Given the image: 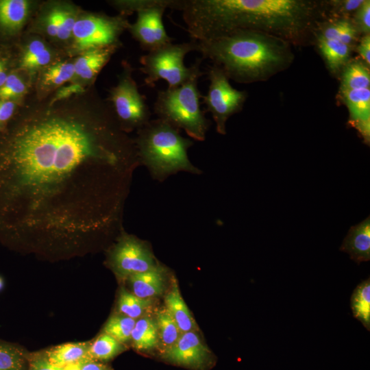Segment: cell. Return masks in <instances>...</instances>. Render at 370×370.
Here are the masks:
<instances>
[{"label": "cell", "mask_w": 370, "mask_h": 370, "mask_svg": "<svg viewBox=\"0 0 370 370\" xmlns=\"http://www.w3.org/2000/svg\"><path fill=\"white\" fill-rule=\"evenodd\" d=\"M206 74L201 71L182 85L158 92L153 104L155 114L174 127L184 130L192 138L203 141L210 125L200 107L201 95L198 79Z\"/></svg>", "instance_id": "5"}, {"label": "cell", "mask_w": 370, "mask_h": 370, "mask_svg": "<svg viewBox=\"0 0 370 370\" xmlns=\"http://www.w3.org/2000/svg\"><path fill=\"white\" fill-rule=\"evenodd\" d=\"M63 370H80L79 363L66 365L64 367Z\"/></svg>", "instance_id": "40"}, {"label": "cell", "mask_w": 370, "mask_h": 370, "mask_svg": "<svg viewBox=\"0 0 370 370\" xmlns=\"http://www.w3.org/2000/svg\"><path fill=\"white\" fill-rule=\"evenodd\" d=\"M128 27L122 17L88 15L76 20L72 35L79 50L116 45L121 32Z\"/></svg>", "instance_id": "13"}, {"label": "cell", "mask_w": 370, "mask_h": 370, "mask_svg": "<svg viewBox=\"0 0 370 370\" xmlns=\"http://www.w3.org/2000/svg\"><path fill=\"white\" fill-rule=\"evenodd\" d=\"M130 340L132 346L137 350L147 351L155 348L159 343L156 319L143 317L136 321Z\"/></svg>", "instance_id": "20"}, {"label": "cell", "mask_w": 370, "mask_h": 370, "mask_svg": "<svg viewBox=\"0 0 370 370\" xmlns=\"http://www.w3.org/2000/svg\"><path fill=\"white\" fill-rule=\"evenodd\" d=\"M51 55L45 45L40 40H34L27 47L22 57L21 66L25 69L32 70L47 65Z\"/></svg>", "instance_id": "28"}, {"label": "cell", "mask_w": 370, "mask_h": 370, "mask_svg": "<svg viewBox=\"0 0 370 370\" xmlns=\"http://www.w3.org/2000/svg\"><path fill=\"white\" fill-rule=\"evenodd\" d=\"M139 162L104 108L23 119L0 144V240L46 258L86 254L121 226Z\"/></svg>", "instance_id": "1"}, {"label": "cell", "mask_w": 370, "mask_h": 370, "mask_svg": "<svg viewBox=\"0 0 370 370\" xmlns=\"http://www.w3.org/2000/svg\"><path fill=\"white\" fill-rule=\"evenodd\" d=\"M351 308L354 318L370 330V280L360 283L354 289L350 299Z\"/></svg>", "instance_id": "22"}, {"label": "cell", "mask_w": 370, "mask_h": 370, "mask_svg": "<svg viewBox=\"0 0 370 370\" xmlns=\"http://www.w3.org/2000/svg\"><path fill=\"white\" fill-rule=\"evenodd\" d=\"M164 303L181 333L196 331L197 324L181 295L175 278H172L171 287L165 295Z\"/></svg>", "instance_id": "17"}, {"label": "cell", "mask_w": 370, "mask_h": 370, "mask_svg": "<svg viewBox=\"0 0 370 370\" xmlns=\"http://www.w3.org/2000/svg\"><path fill=\"white\" fill-rule=\"evenodd\" d=\"M3 280L0 277V291L3 288Z\"/></svg>", "instance_id": "41"}, {"label": "cell", "mask_w": 370, "mask_h": 370, "mask_svg": "<svg viewBox=\"0 0 370 370\" xmlns=\"http://www.w3.org/2000/svg\"><path fill=\"white\" fill-rule=\"evenodd\" d=\"M26 86L23 80L14 74L8 75L3 84L0 86V99L10 100L21 96Z\"/></svg>", "instance_id": "31"}, {"label": "cell", "mask_w": 370, "mask_h": 370, "mask_svg": "<svg viewBox=\"0 0 370 370\" xmlns=\"http://www.w3.org/2000/svg\"><path fill=\"white\" fill-rule=\"evenodd\" d=\"M29 355L20 345L0 340V370H28Z\"/></svg>", "instance_id": "23"}, {"label": "cell", "mask_w": 370, "mask_h": 370, "mask_svg": "<svg viewBox=\"0 0 370 370\" xmlns=\"http://www.w3.org/2000/svg\"><path fill=\"white\" fill-rule=\"evenodd\" d=\"M28 370H63L64 367L51 362L45 352L29 355Z\"/></svg>", "instance_id": "33"}, {"label": "cell", "mask_w": 370, "mask_h": 370, "mask_svg": "<svg viewBox=\"0 0 370 370\" xmlns=\"http://www.w3.org/2000/svg\"><path fill=\"white\" fill-rule=\"evenodd\" d=\"M136 319L123 314L111 316L103 327V333L107 334L119 342L124 344L131 339V334Z\"/></svg>", "instance_id": "27"}, {"label": "cell", "mask_w": 370, "mask_h": 370, "mask_svg": "<svg viewBox=\"0 0 370 370\" xmlns=\"http://www.w3.org/2000/svg\"><path fill=\"white\" fill-rule=\"evenodd\" d=\"M370 66L360 58H352L339 79L337 97L349 112L347 124L363 143L370 145Z\"/></svg>", "instance_id": "6"}, {"label": "cell", "mask_w": 370, "mask_h": 370, "mask_svg": "<svg viewBox=\"0 0 370 370\" xmlns=\"http://www.w3.org/2000/svg\"><path fill=\"white\" fill-rule=\"evenodd\" d=\"M354 52L359 55L368 66H370V35L362 36L356 44Z\"/></svg>", "instance_id": "35"}, {"label": "cell", "mask_w": 370, "mask_h": 370, "mask_svg": "<svg viewBox=\"0 0 370 370\" xmlns=\"http://www.w3.org/2000/svg\"><path fill=\"white\" fill-rule=\"evenodd\" d=\"M197 49V41L192 40L178 44L171 42L141 56L140 70L146 75L145 85L153 87L158 80L163 79L167 82L168 88H175L202 71V58L196 59L190 67L184 62L187 53Z\"/></svg>", "instance_id": "7"}, {"label": "cell", "mask_w": 370, "mask_h": 370, "mask_svg": "<svg viewBox=\"0 0 370 370\" xmlns=\"http://www.w3.org/2000/svg\"><path fill=\"white\" fill-rule=\"evenodd\" d=\"M206 74L210 84L207 94L201 95V99L205 105V111L212 114L217 132L225 135L227 119L242 110L247 92L233 88L225 73L216 65L208 66Z\"/></svg>", "instance_id": "10"}, {"label": "cell", "mask_w": 370, "mask_h": 370, "mask_svg": "<svg viewBox=\"0 0 370 370\" xmlns=\"http://www.w3.org/2000/svg\"><path fill=\"white\" fill-rule=\"evenodd\" d=\"M360 36L370 35V1L364 0L351 18Z\"/></svg>", "instance_id": "32"}, {"label": "cell", "mask_w": 370, "mask_h": 370, "mask_svg": "<svg viewBox=\"0 0 370 370\" xmlns=\"http://www.w3.org/2000/svg\"><path fill=\"white\" fill-rule=\"evenodd\" d=\"M59 14V32L58 37L61 40H66L72 36L73 29L76 19L73 14L63 10L58 9Z\"/></svg>", "instance_id": "34"}, {"label": "cell", "mask_w": 370, "mask_h": 370, "mask_svg": "<svg viewBox=\"0 0 370 370\" xmlns=\"http://www.w3.org/2000/svg\"><path fill=\"white\" fill-rule=\"evenodd\" d=\"M134 143L139 162L147 166L154 179L162 181L179 171L201 173L187 154L193 141L160 119H151L138 129Z\"/></svg>", "instance_id": "4"}, {"label": "cell", "mask_w": 370, "mask_h": 370, "mask_svg": "<svg viewBox=\"0 0 370 370\" xmlns=\"http://www.w3.org/2000/svg\"><path fill=\"white\" fill-rule=\"evenodd\" d=\"M165 270L158 264L149 271L134 274L128 280L132 293L143 299H151L162 293L165 287Z\"/></svg>", "instance_id": "16"}, {"label": "cell", "mask_w": 370, "mask_h": 370, "mask_svg": "<svg viewBox=\"0 0 370 370\" xmlns=\"http://www.w3.org/2000/svg\"><path fill=\"white\" fill-rule=\"evenodd\" d=\"M90 344V341L66 343L51 347L45 351V354L51 362L64 367L90 358L88 355Z\"/></svg>", "instance_id": "19"}, {"label": "cell", "mask_w": 370, "mask_h": 370, "mask_svg": "<svg viewBox=\"0 0 370 370\" xmlns=\"http://www.w3.org/2000/svg\"><path fill=\"white\" fill-rule=\"evenodd\" d=\"M360 37L351 19L326 18L318 24L313 45L334 77L339 79Z\"/></svg>", "instance_id": "8"}, {"label": "cell", "mask_w": 370, "mask_h": 370, "mask_svg": "<svg viewBox=\"0 0 370 370\" xmlns=\"http://www.w3.org/2000/svg\"><path fill=\"white\" fill-rule=\"evenodd\" d=\"M180 0H139L120 3L128 11H136L137 18L127 28L140 47L150 52L167 44L173 38L166 33L162 16L167 8L177 10Z\"/></svg>", "instance_id": "9"}, {"label": "cell", "mask_w": 370, "mask_h": 370, "mask_svg": "<svg viewBox=\"0 0 370 370\" xmlns=\"http://www.w3.org/2000/svg\"><path fill=\"white\" fill-rule=\"evenodd\" d=\"M75 75L74 64L62 62L48 68L43 73L42 82L45 86L60 85L70 80Z\"/></svg>", "instance_id": "30"}, {"label": "cell", "mask_w": 370, "mask_h": 370, "mask_svg": "<svg viewBox=\"0 0 370 370\" xmlns=\"http://www.w3.org/2000/svg\"><path fill=\"white\" fill-rule=\"evenodd\" d=\"M8 77L4 63L0 61V86H1Z\"/></svg>", "instance_id": "39"}, {"label": "cell", "mask_w": 370, "mask_h": 370, "mask_svg": "<svg viewBox=\"0 0 370 370\" xmlns=\"http://www.w3.org/2000/svg\"><path fill=\"white\" fill-rule=\"evenodd\" d=\"M364 0H325V15L330 18L351 19Z\"/></svg>", "instance_id": "29"}, {"label": "cell", "mask_w": 370, "mask_h": 370, "mask_svg": "<svg viewBox=\"0 0 370 370\" xmlns=\"http://www.w3.org/2000/svg\"><path fill=\"white\" fill-rule=\"evenodd\" d=\"M158 339L162 352L173 345L182 334L173 318L164 307L156 312Z\"/></svg>", "instance_id": "25"}, {"label": "cell", "mask_w": 370, "mask_h": 370, "mask_svg": "<svg viewBox=\"0 0 370 370\" xmlns=\"http://www.w3.org/2000/svg\"><path fill=\"white\" fill-rule=\"evenodd\" d=\"M108 263L121 280L152 269L158 264L147 244L126 233L122 227L109 251Z\"/></svg>", "instance_id": "12"}, {"label": "cell", "mask_w": 370, "mask_h": 370, "mask_svg": "<svg viewBox=\"0 0 370 370\" xmlns=\"http://www.w3.org/2000/svg\"><path fill=\"white\" fill-rule=\"evenodd\" d=\"M166 360L193 369L206 367L213 361V356L195 331L182 333L177 342L162 352Z\"/></svg>", "instance_id": "14"}, {"label": "cell", "mask_w": 370, "mask_h": 370, "mask_svg": "<svg viewBox=\"0 0 370 370\" xmlns=\"http://www.w3.org/2000/svg\"><path fill=\"white\" fill-rule=\"evenodd\" d=\"M29 4L24 0L0 1V24L8 29H17L24 23Z\"/></svg>", "instance_id": "21"}, {"label": "cell", "mask_w": 370, "mask_h": 370, "mask_svg": "<svg viewBox=\"0 0 370 370\" xmlns=\"http://www.w3.org/2000/svg\"><path fill=\"white\" fill-rule=\"evenodd\" d=\"M132 73L130 66H125L109 97L118 123L124 132L141 128L151 120V116L146 97L140 93Z\"/></svg>", "instance_id": "11"}, {"label": "cell", "mask_w": 370, "mask_h": 370, "mask_svg": "<svg viewBox=\"0 0 370 370\" xmlns=\"http://www.w3.org/2000/svg\"><path fill=\"white\" fill-rule=\"evenodd\" d=\"M340 250L360 264L370 260V218L352 226L345 237Z\"/></svg>", "instance_id": "15"}, {"label": "cell", "mask_w": 370, "mask_h": 370, "mask_svg": "<svg viewBox=\"0 0 370 370\" xmlns=\"http://www.w3.org/2000/svg\"><path fill=\"white\" fill-rule=\"evenodd\" d=\"M15 104L11 100L0 99V124L5 123L12 116Z\"/></svg>", "instance_id": "37"}, {"label": "cell", "mask_w": 370, "mask_h": 370, "mask_svg": "<svg viewBox=\"0 0 370 370\" xmlns=\"http://www.w3.org/2000/svg\"><path fill=\"white\" fill-rule=\"evenodd\" d=\"M58 9L52 10L47 17V32L53 37H58L59 32Z\"/></svg>", "instance_id": "36"}, {"label": "cell", "mask_w": 370, "mask_h": 370, "mask_svg": "<svg viewBox=\"0 0 370 370\" xmlns=\"http://www.w3.org/2000/svg\"><path fill=\"white\" fill-rule=\"evenodd\" d=\"M151 305V299L138 297L125 288L120 291L118 308L121 314L136 319L143 316Z\"/></svg>", "instance_id": "26"}, {"label": "cell", "mask_w": 370, "mask_h": 370, "mask_svg": "<svg viewBox=\"0 0 370 370\" xmlns=\"http://www.w3.org/2000/svg\"><path fill=\"white\" fill-rule=\"evenodd\" d=\"M197 42L202 59L210 60L238 83L267 81L289 68L295 59L290 42L257 31L237 30Z\"/></svg>", "instance_id": "3"}, {"label": "cell", "mask_w": 370, "mask_h": 370, "mask_svg": "<svg viewBox=\"0 0 370 370\" xmlns=\"http://www.w3.org/2000/svg\"><path fill=\"white\" fill-rule=\"evenodd\" d=\"M178 10L196 41L252 30L301 47L313 45L314 31L326 18L325 0H181Z\"/></svg>", "instance_id": "2"}, {"label": "cell", "mask_w": 370, "mask_h": 370, "mask_svg": "<svg viewBox=\"0 0 370 370\" xmlns=\"http://www.w3.org/2000/svg\"><path fill=\"white\" fill-rule=\"evenodd\" d=\"M116 45L86 51L75 62V75L82 79H92L108 62Z\"/></svg>", "instance_id": "18"}, {"label": "cell", "mask_w": 370, "mask_h": 370, "mask_svg": "<svg viewBox=\"0 0 370 370\" xmlns=\"http://www.w3.org/2000/svg\"><path fill=\"white\" fill-rule=\"evenodd\" d=\"M79 365L80 370H112L99 361L91 358L81 362Z\"/></svg>", "instance_id": "38"}, {"label": "cell", "mask_w": 370, "mask_h": 370, "mask_svg": "<svg viewBox=\"0 0 370 370\" xmlns=\"http://www.w3.org/2000/svg\"><path fill=\"white\" fill-rule=\"evenodd\" d=\"M124 344L103 333L90 342L89 357L97 361H108L125 350Z\"/></svg>", "instance_id": "24"}]
</instances>
